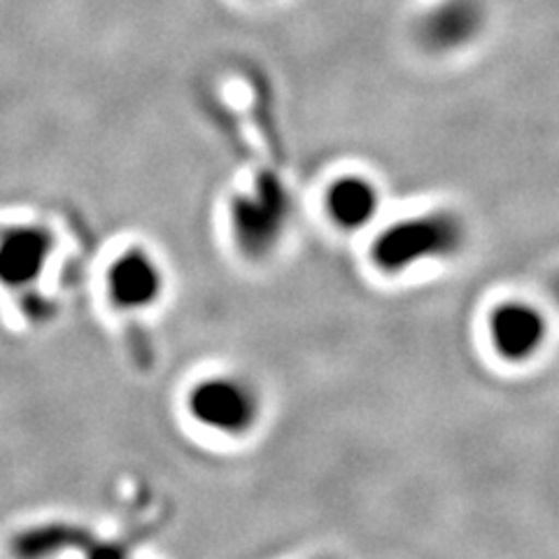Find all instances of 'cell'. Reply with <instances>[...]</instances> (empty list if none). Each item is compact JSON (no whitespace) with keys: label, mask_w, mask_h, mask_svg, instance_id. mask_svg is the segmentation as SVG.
<instances>
[{"label":"cell","mask_w":559,"mask_h":559,"mask_svg":"<svg viewBox=\"0 0 559 559\" xmlns=\"http://www.w3.org/2000/svg\"><path fill=\"white\" fill-rule=\"evenodd\" d=\"M489 336L497 353L509 361H527L548 341L546 314L532 304H501L489 318Z\"/></svg>","instance_id":"obj_6"},{"label":"cell","mask_w":559,"mask_h":559,"mask_svg":"<svg viewBox=\"0 0 559 559\" xmlns=\"http://www.w3.org/2000/svg\"><path fill=\"white\" fill-rule=\"evenodd\" d=\"M168 275L159 259L143 248L119 252L105 271V294L124 312H147L164 301Z\"/></svg>","instance_id":"obj_4"},{"label":"cell","mask_w":559,"mask_h":559,"mask_svg":"<svg viewBox=\"0 0 559 559\" xmlns=\"http://www.w3.org/2000/svg\"><path fill=\"white\" fill-rule=\"evenodd\" d=\"M552 294H555V299H557V304H559V275L555 277V283H552Z\"/></svg>","instance_id":"obj_9"},{"label":"cell","mask_w":559,"mask_h":559,"mask_svg":"<svg viewBox=\"0 0 559 559\" xmlns=\"http://www.w3.org/2000/svg\"><path fill=\"white\" fill-rule=\"evenodd\" d=\"M380 189L364 175H341L326 187L324 210L329 222L341 231H361L380 213Z\"/></svg>","instance_id":"obj_7"},{"label":"cell","mask_w":559,"mask_h":559,"mask_svg":"<svg viewBox=\"0 0 559 559\" xmlns=\"http://www.w3.org/2000/svg\"><path fill=\"white\" fill-rule=\"evenodd\" d=\"M57 238L40 224H20L0 236V285L26 289L45 275Z\"/></svg>","instance_id":"obj_5"},{"label":"cell","mask_w":559,"mask_h":559,"mask_svg":"<svg viewBox=\"0 0 559 559\" xmlns=\"http://www.w3.org/2000/svg\"><path fill=\"white\" fill-rule=\"evenodd\" d=\"M483 20L480 8L471 0H450L436 8L419 26V35L431 49H457L466 45L478 33Z\"/></svg>","instance_id":"obj_8"},{"label":"cell","mask_w":559,"mask_h":559,"mask_svg":"<svg viewBox=\"0 0 559 559\" xmlns=\"http://www.w3.org/2000/svg\"><path fill=\"white\" fill-rule=\"evenodd\" d=\"M289 224V199L283 185H259L231 203V231L248 257L271 254L285 238Z\"/></svg>","instance_id":"obj_3"},{"label":"cell","mask_w":559,"mask_h":559,"mask_svg":"<svg viewBox=\"0 0 559 559\" xmlns=\"http://www.w3.org/2000/svg\"><path fill=\"white\" fill-rule=\"evenodd\" d=\"M464 240L466 229L457 215H415L380 231L371 248V259L384 273H404L425 261L454 257L464 248Z\"/></svg>","instance_id":"obj_1"},{"label":"cell","mask_w":559,"mask_h":559,"mask_svg":"<svg viewBox=\"0 0 559 559\" xmlns=\"http://www.w3.org/2000/svg\"><path fill=\"white\" fill-rule=\"evenodd\" d=\"M185 408L191 423L229 439L248 436L264 415V404L254 384L234 373L207 376L191 384Z\"/></svg>","instance_id":"obj_2"}]
</instances>
